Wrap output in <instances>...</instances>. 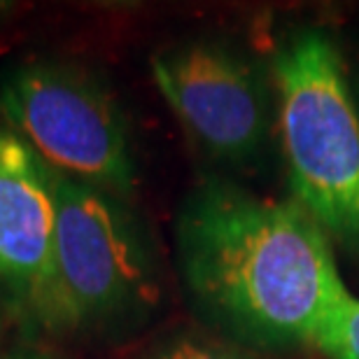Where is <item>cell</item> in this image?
<instances>
[{
    "instance_id": "6da1fadb",
    "label": "cell",
    "mask_w": 359,
    "mask_h": 359,
    "mask_svg": "<svg viewBox=\"0 0 359 359\" xmlns=\"http://www.w3.org/2000/svg\"><path fill=\"white\" fill-rule=\"evenodd\" d=\"M175 243L196 311L255 350L308 348L327 313L350 294L334 243L297 201L224 177H205L187 194Z\"/></svg>"
},
{
    "instance_id": "7a4b0ae2",
    "label": "cell",
    "mask_w": 359,
    "mask_h": 359,
    "mask_svg": "<svg viewBox=\"0 0 359 359\" xmlns=\"http://www.w3.org/2000/svg\"><path fill=\"white\" fill-rule=\"evenodd\" d=\"M273 89L292 198L359 257V105L336 42L320 28L290 35L273 56Z\"/></svg>"
},
{
    "instance_id": "3957f363",
    "label": "cell",
    "mask_w": 359,
    "mask_h": 359,
    "mask_svg": "<svg viewBox=\"0 0 359 359\" xmlns=\"http://www.w3.org/2000/svg\"><path fill=\"white\" fill-rule=\"evenodd\" d=\"M0 119L59 175L119 201L138 184L126 114L112 91L75 63L33 61L0 82Z\"/></svg>"
},
{
    "instance_id": "277c9868",
    "label": "cell",
    "mask_w": 359,
    "mask_h": 359,
    "mask_svg": "<svg viewBox=\"0 0 359 359\" xmlns=\"http://www.w3.org/2000/svg\"><path fill=\"white\" fill-rule=\"evenodd\" d=\"M61 332L100 327L154 306L159 285L145 233L124 201L54 170Z\"/></svg>"
},
{
    "instance_id": "5b68a950",
    "label": "cell",
    "mask_w": 359,
    "mask_h": 359,
    "mask_svg": "<svg viewBox=\"0 0 359 359\" xmlns=\"http://www.w3.org/2000/svg\"><path fill=\"white\" fill-rule=\"evenodd\" d=\"M154 84L187 135L226 166H245L271 133V96L259 68L215 40H189L149 59Z\"/></svg>"
},
{
    "instance_id": "8992f818",
    "label": "cell",
    "mask_w": 359,
    "mask_h": 359,
    "mask_svg": "<svg viewBox=\"0 0 359 359\" xmlns=\"http://www.w3.org/2000/svg\"><path fill=\"white\" fill-rule=\"evenodd\" d=\"M54 170L0 119V297L21 318L61 332Z\"/></svg>"
},
{
    "instance_id": "52a82bcc",
    "label": "cell",
    "mask_w": 359,
    "mask_h": 359,
    "mask_svg": "<svg viewBox=\"0 0 359 359\" xmlns=\"http://www.w3.org/2000/svg\"><path fill=\"white\" fill-rule=\"evenodd\" d=\"M308 348L327 359H359V299L346 294L311 336Z\"/></svg>"
},
{
    "instance_id": "ba28073f",
    "label": "cell",
    "mask_w": 359,
    "mask_h": 359,
    "mask_svg": "<svg viewBox=\"0 0 359 359\" xmlns=\"http://www.w3.org/2000/svg\"><path fill=\"white\" fill-rule=\"evenodd\" d=\"M142 359H252L245 350L196 334H180L159 343Z\"/></svg>"
},
{
    "instance_id": "9c48e42d",
    "label": "cell",
    "mask_w": 359,
    "mask_h": 359,
    "mask_svg": "<svg viewBox=\"0 0 359 359\" xmlns=\"http://www.w3.org/2000/svg\"><path fill=\"white\" fill-rule=\"evenodd\" d=\"M0 359H49L40 353H33V350H14V353H5L0 355Z\"/></svg>"
},
{
    "instance_id": "30bf717a",
    "label": "cell",
    "mask_w": 359,
    "mask_h": 359,
    "mask_svg": "<svg viewBox=\"0 0 359 359\" xmlns=\"http://www.w3.org/2000/svg\"><path fill=\"white\" fill-rule=\"evenodd\" d=\"M10 7H12L10 3H0V17H3L5 12H10Z\"/></svg>"
}]
</instances>
